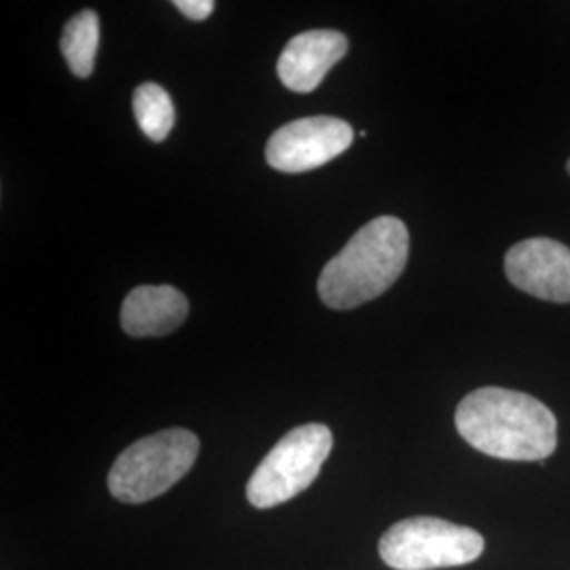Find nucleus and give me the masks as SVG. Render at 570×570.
Segmentation results:
<instances>
[{"label":"nucleus","mask_w":570,"mask_h":570,"mask_svg":"<svg viewBox=\"0 0 570 570\" xmlns=\"http://www.w3.org/2000/svg\"><path fill=\"white\" fill-rule=\"evenodd\" d=\"M188 301L174 285H140L122 301L121 326L129 336H165L183 326Z\"/></svg>","instance_id":"obj_9"},{"label":"nucleus","mask_w":570,"mask_h":570,"mask_svg":"<svg viewBox=\"0 0 570 570\" xmlns=\"http://www.w3.org/2000/svg\"><path fill=\"white\" fill-rule=\"evenodd\" d=\"M332 444V431L320 423L285 433L252 473L247 501L258 510H271L305 492L320 475Z\"/></svg>","instance_id":"obj_4"},{"label":"nucleus","mask_w":570,"mask_h":570,"mask_svg":"<svg viewBox=\"0 0 570 570\" xmlns=\"http://www.w3.org/2000/svg\"><path fill=\"white\" fill-rule=\"evenodd\" d=\"M407 254L406 225L395 216L374 218L324 266L317 282L324 305L348 311L379 298L404 273Z\"/></svg>","instance_id":"obj_2"},{"label":"nucleus","mask_w":570,"mask_h":570,"mask_svg":"<svg viewBox=\"0 0 570 570\" xmlns=\"http://www.w3.org/2000/svg\"><path fill=\"white\" fill-rule=\"evenodd\" d=\"M473 449L503 461H546L558 444L550 407L520 391L484 387L469 393L454 414Z\"/></svg>","instance_id":"obj_1"},{"label":"nucleus","mask_w":570,"mask_h":570,"mask_svg":"<svg viewBox=\"0 0 570 570\" xmlns=\"http://www.w3.org/2000/svg\"><path fill=\"white\" fill-rule=\"evenodd\" d=\"M505 275L518 289L548 303H570V249L546 237L513 245Z\"/></svg>","instance_id":"obj_7"},{"label":"nucleus","mask_w":570,"mask_h":570,"mask_svg":"<svg viewBox=\"0 0 570 570\" xmlns=\"http://www.w3.org/2000/svg\"><path fill=\"white\" fill-rule=\"evenodd\" d=\"M348 41L338 30H308L287 42L277 60V75L294 94H311L343 60Z\"/></svg>","instance_id":"obj_8"},{"label":"nucleus","mask_w":570,"mask_h":570,"mask_svg":"<svg viewBox=\"0 0 570 570\" xmlns=\"http://www.w3.org/2000/svg\"><path fill=\"white\" fill-rule=\"evenodd\" d=\"M484 546V537L478 530L419 515L393 524L381 537L379 553L389 569H450L478 560Z\"/></svg>","instance_id":"obj_5"},{"label":"nucleus","mask_w":570,"mask_h":570,"mask_svg":"<svg viewBox=\"0 0 570 570\" xmlns=\"http://www.w3.org/2000/svg\"><path fill=\"white\" fill-rule=\"evenodd\" d=\"M199 456V438L188 429H165L122 450L108 473V489L121 503H146L178 484Z\"/></svg>","instance_id":"obj_3"},{"label":"nucleus","mask_w":570,"mask_h":570,"mask_svg":"<svg viewBox=\"0 0 570 570\" xmlns=\"http://www.w3.org/2000/svg\"><path fill=\"white\" fill-rule=\"evenodd\" d=\"M100 45V20L98 13L85 9L66 23L61 35V53L75 77L87 79L96 68V56Z\"/></svg>","instance_id":"obj_10"},{"label":"nucleus","mask_w":570,"mask_h":570,"mask_svg":"<svg viewBox=\"0 0 570 570\" xmlns=\"http://www.w3.org/2000/svg\"><path fill=\"white\" fill-rule=\"evenodd\" d=\"M174 7L186 16L188 20L204 21L214 13L216 2L214 0H176Z\"/></svg>","instance_id":"obj_12"},{"label":"nucleus","mask_w":570,"mask_h":570,"mask_svg":"<svg viewBox=\"0 0 570 570\" xmlns=\"http://www.w3.org/2000/svg\"><path fill=\"white\" fill-rule=\"evenodd\" d=\"M567 169H569V174H570V161H569V165H567Z\"/></svg>","instance_id":"obj_13"},{"label":"nucleus","mask_w":570,"mask_h":570,"mask_svg":"<svg viewBox=\"0 0 570 570\" xmlns=\"http://www.w3.org/2000/svg\"><path fill=\"white\" fill-rule=\"evenodd\" d=\"M353 127L334 117H305L279 127L266 144V164L284 174H305L341 157Z\"/></svg>","instance_id":"obj_6"},{"label":"nucleus","mask_w":570,"mask_h":570,"mask_svg":"<svg viewBox=\"0 0 570 570\" xmlns=\"http://www.w3.org/2000/svg\"><path fill=\"white\" fill-rule=\"evenodd\" d=\"M134 115L144 136L153 142H164L176 122L174 102L157 82H144L134 91Z\"/></svg>","instance_id":"obj_11"}]
</instances>
